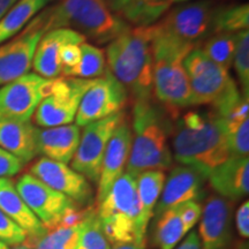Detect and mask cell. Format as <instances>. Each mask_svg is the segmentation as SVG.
Segmentation results:
<instances>
[{
	"mask_svg": "<svg viewBox=\"0 0 249 249\" xmlns=\"http://www.w3.org/2000/svg\"><path fill=\"white\" fill-rule=\"evenodd\" d=\"M52 80L36 73L12 81L0 88V118L30 121L37 107L51 91Z\"/></svg>",
	"mask_w": 249,
	"mask_h": 249,
	"instance_id": "7c38bea8",
	"label": "cell"
},
{
	"mask_svg": "<svg viewBox=\"0 0 249 249\" xmlns=\"http://www.w3.org/2000/svg\"><path fill=\"white\" fill-rule=\"evenodd\" d=\"M97 216L111 246L141 242L139 239L140 204L136 178L124 172L99 203Z\"/></svg>",
	"mask_w": 249,
	"mask_h": 249,
	"instance_id": "52a82bcc",
	"label": "cell"
},
{
	"mask_svg": "<svg viewBox=\"0 0 249 249\" xmlns=\"http://www.w3.org/2000/svg\"><path fill=\"white\" fill-rule=\"evenodd\" d=\"M132 129L127 118H124L112 134L103 157L101 176L97 183L98 203L104 200L112 185L124 173L132 149Z\"/></svg>",
	"mask_w": 249,
	"mask_h": 249,
	"instance_id": "ac0fdd59",
	"label": "cell"
},
{
	"mask_svg": "<svg viewBox=\"0 0 249 249\" xmlns=\"http://www.w3.org/2000/svg\"><path fill=\"white\" fill-rule=\"evenodd\" d=\"M30 174L54 191L66 195L77 207L89 208L93 202L90 182L67 164L42 157L30 167Z\"/></svg>",
	"mask_w": 249,
	"mask_h": 249,
	"instance_id": "5bb4252c",
	"label": "cell"
},
{
	"mask_svg": "<svg viewBox=\"0 0 249 249\" xmlns=\"http://www.w3.org/2000/svg\"><path fill=\"white\" fill-rule=\"evenodd\" d=\"M75 249H111V244L99 223L97 211L90 207L81 222Z\"/></svg>",
	"mask_w": 249,
	"mask_h": 249,
	"instance_id": "1f68e13d",
	"label": "cell"
},
{
	"mask_svg": "<svg viewBox=\"0 0 249 249\" xmlns=\"http://www.w3.org/2000/svg\"><path fill=\"white\" fill-rule=\"evenodd\" d=\"M128 101V92L124 87L107 70L101 77L93 80L92 85L81 99L75 117V124L85 127L119 113Z\"/></svg>",
	"mask_w": 249,
	"mask_h": 249,
	"instance_id": "4fadbf2b",
	"label": "cell"
},
{
	"mask_svg": "<svg viewBox=\"0 0 249 249\" xmlns=\"http://www.w3.org/2000/svg\"><path fill=\"white\" fill-rule=\"evenodd\" d=\"M200 219L202 249H229L232 240L231 202L219 195L210 196Z\"/></svg>",
	"mask_w": 249,
	"mask_h": 249,
	"instance_id": "2e32d148",
	"label": "cell"
},
{
	"mask_svg": "<svg viewBox=\"0 0 249 249\" xmlns=\"http://www.w3.org/2000/svg\"><path fill=\"white\" fill-rule=\"evenodd\" d=\"M182 64L194 107L211 105L213 113L227 123L248 119L249 99L239 91L229 71L210 60L200 48L193 49Z\"/></svg>",
	"mask_w": 249,
	"mask_h": 249,
	"instance_id": "3957f363",
	"label": "cell"
},
{
	"mask_svg": "<svg viewBox=\"0 0 249 249\" xmlns=\"http://www.w3.org/2000/svg\"><path fill=\"white\" fill-rule=\"evenodd\" d=\"M80 49L81 59L79 64L73 68L62 71V75L86 80H95L101 77L107 68L104 52L97 46L86 42L80 45Z\"/></svg>",
	"mask_w": 249,
	"mask_h": 249,
	"instance_id": "4316f807",
	"label": "cell"
},
{
	"mask_svg": "<svg viewBox=\"0 0 249 249\" xmlns=\"http://www.w3.org/2000/svg\"><path fill=\"white\" fill-rule=\"evenodd\" d=\"M192 50L189 46L152 37L154 93L171 116L178 114L180 108L194 107L188 76L182 64Z\"/></svg>",
	"mask_w": 249,
	"mask_h": 249,
	"instance_id": "8992f818",
	"label": "cell"
},
{
	"mask_svg": "<svg viewBox=\"0 0 249 249\" xmlns=\"http://www.w3.org/2000/svg\"><path fill=\"white\" fill-rule=\"evenodd\" d=\"M0 249H9L7 246H6L5 244H2V242H0Z\"/></svg>",
	"mask_w": 249,
	"mask_h": 249,
	"instance_id": "ee69618b",
	"label": "cell"
},
{
	"mask_svg": "<svg viewBox=\"0 0 249 249\" xmlns=\"http://www.w3.org/2000/svg\"><path fill=\"white\" fill-rule=\"evenodd\" d=\"M107 59V70L134 102L152 99L154 51L150 26L130 27L108 43Z\"/></svg>",
	"mask_w": 249,
	"mask_h": 249,
	"instance_id": "277c9868",
	"label": "cell"
},
{
	"mask_svg": "<svg viewBox=\"0 0 249 249\" xmlns=\"http://www.w3.org/2000/svg\"><path fill=\"white\" fill-rule=\"evenodd\" d=\"M225 123L227 142L231 157H248L249 152V119L238 123Z\"/></svg>",
	"mask_w": 249,
	"mask_h": 249,
	"instance_id": "836d02e7",
	"label": "cell"
},
{
	"mask_svg": "<svg viewBox=\"0 0 249 249\" xmlns=\"http://www.w3.org/2000/svg\"><path fill=\"white\" fill-rule=\"evenodd\" d=\"M44 33L27 24L20 35L0 45V87L29 73L37 44Z\"/></svg>",
	"mask_w": 249,
	"mask_h": 249,
	"instance_id": "9a60e30c",
	"label": "cell"
},
{
	"mask_svg": "<svg viewBox=\"0 0 249 249\" xmlns=\"http://www.w3.org/2000/svg\"><path fill=\"white\" fill-rule=\"evenodd\" d=\"M23 165L24 164L18 157L0 148V178L15 176L22 170Z\"/></svg>",
	"mask_w": 249,
	"mask_h": 249,
	"instance_id": "8d00e7d4",
	"label": "cell"
},
{
	"mask_svg": "<svg viewBox=\"0 0 249 249\" xmlns=\"http://www.w3.org/2000/svg\"><path fill=\"white\" fill-rule=\"evenodd\" d=\"M26 239V232L0 210V242L14 247L23 244Z\"/></svg>",
	"mask_w": 249,
	"mask_h": 249,
	"instance_id": "e575fe53",
	"label": "cell"
},
{
	"mask_svg": "<svg viewBox=\"0 0 249 249\" xmlns=\"http://www.w3.org/2000/svg\"><path fill=\"white\" fill-rule=\"evenodd\" d=\"M124 118L126 116L121 111L85 126L81 133L79 147L71 160V169L82 174L88 181L97 185L107 143Z\"/></svg>",
	"mask_w": 249,
	"mask_h": 249,
	"instance_id": "30bf717a",
	"label": "cell"
},
{
	"mask_svg": "<svg viewBox=\"0 0 249 249\" xmlns=\"http://www.w3.org/2000/svg\"><path fill=\"white\" fill-rule=\"evenodd\" d=\"M93 80L62 76L52 79L51 91L34 113V121L44 128L71 124L75 120L81 99Z\"/></svg>",
	"mask_w": 249,
	"mask_h": 249,
	"instance_id": "9c48e42d",
	"label": "cell"
},
{
	"mask_svg": "<svg viewBox=\"0 0 249 249\" xmlns=\"http://www.w3.org/2000/svg\"><path fill=\"white\" fill-rule=\"evenodd\" d=\"M171 114L150 101L134 102L133 139L126 172L138 177L145 171L169 170L172 152L169 144Z\"/></svg>",
	"mask_w": 249,
	"mask_h": 249,
	"instance_id": "5b68a950",
	"label": "cell"
},
{
	"mask_svg": "<svg viewBox=\"0 0 249 249\" xmlns=\"http://www.w3.org/2000/svg\"><path fill=\"white\" fill-rule=\"evenodd\" d=\"M0 210L26 232L29 240L39 239L48 232L24 203L14 182L9 178H0Z\"/></svg>",
	"mask_w": 249,
	"mask_h": 249,
	"instance_id": "7402d4cb",
	"label": "cell"
},
{
	"mask_svg": "<svg viewBox=\"0 0 249 249\" xmlns=\"http://www.w3.org/2000/svg\"><path fill=\"white\" fill-rule=\"evenodd\" d=\"M216 8L210 0L174 6L157 22L151 24L152 37L193 49L198 48L202 40L213 33Z\"/></svg>",
	"mask_w": 249,
	"mask_h": 249,
	"instance_id": "ba28073f",
	"label": "cell"
},
{
	"mask_svg": "<svg viewBox=\"0 0 249 249\" xmlns=\"http://www.w3.org/2000/svg\"><path fill=\"white\" fill-rule=\"evenodd\" d=\"M186 1L188 0H107L114 14L135 27L151 26L173 5Z\"/></svg>",
	"mask_w": 249,
	"mask_h": 249,
	"instance_id": "603a6c76",
	"label": "cell"
},
{
	"mask_svg": "<svg viewBox=\"0 0 249 249\" xmlns=\"http://www.w3.org/2000/svg\"><path fill=\"white\" fill-rule=\"evenodd\" d=\"M13 249H31V247H29L26 242H23V244L21 245H18V246H14Z\"/></svg>",
	"mask_w": 249,
	"mask_h": 249,
	"instance_id": "7bdbcfd3",
	"label": "cell"
},
{
	"mask_svg": "<svg viewBox=\"0 0 249 249\" xmlns=\"http://www.w3.org/2000/svg\"><path fill=\"white\" fill-rule=\"evenodd\" d=\"M213 191L229 201L244 198L249 193L248 157H231L208 177Z\"/></svg>",
	"mask_w": 249,
	"mask_h": 249,
	"instance_id": "ffe728a7",
	"label": "cell"
},
{
	"mask_svg": "<svg viewBox=\"0 0 249 249\" xmlns=\"http://www.w3.org/2000/svg\"><path fill=\"white\" fill-rule=\"evenodd\" d=\"M178 207L166 210L157 217L155 244L160 249H173L187 234Z\"/></svg>",
	"mask_w": 249,
	"mask_h": 249,
	"instance_id": "83f0119b",
	"label": "cell"
},
{
	"mask_svg": "<svg viewBox=\"0 0 249 249\" xmlns=\"http://www.w3.org/2000/svg\"><path fill=\"white\" fill-rule=\"evenodd\" d=\"M36 132L31 121L0 118V148L26 164L38 155Z\"/></svg>",
	"mask_w": 249,
	"mask_h": 249,
	"instance_id": "cb8c5ba5",
	"label": "cell"
},
{
	"mask_svg": "<svg viewBox=\"0 0 249 249\" xmlns=\"http://www.w3.org/2000/svg\"><path fill=\"white\" fill-rule=\"evenodd\" d=\"M28 26L44 34L71 29L97 44H108L130 28L111 11L107 0H61L45 7Z\"/></svg>",
	"mask_w": 249,
	"mask_h": 249,
	"instance_id": "7a4b0ae2",
	"label": "cell"
},
{
	"mask_svg": "<svg viewBox=\"0 0 249 249\" xmlns=\"http://www.w3.org/2000/svg\"><path fill=\"white\" fill-rule=\"evenodd\" d=\"M173 249H202L200 238H198V234L196 231H191L189 234L183 239L181 244L176 246Z\"/></svg>",
	"mask_w": 249,
	"mask_h": 249,
	"instance_id": "ab89813d",
	"label": "cell"
},
{
	"mask_svg": "<svg viewBox=\"0 0 249 249\" xmlns=\"http://www.w3.org/2000/svg\"><path fill=\"white\" fill-rule=\"evenodd\" d=\"M178 209L185 229L187 232H189L196 225V223L200 220L202 213L201 204L194 201L187 202V203L178 205Z\"/></svg>",
	"mask_w": 249,
	"mask_h": 249,
	"instance_id": "d590c367",
	"label": "cell"
},
{
	"mask_svg": "<svg viewBox=\"0 0 249 249\" xmlns=\"http://www.w3.org/2000/svg\"><path fill=\"white\" fill-rule=\"evenodd\" d=\"M249 6L247 4L217 7L213 20V34H236L248 30Z\"/></svg>",
	"mask_w": 249,
	"mask_h": 249,
	"instance_id": "f1b7e54d",
	"label": "cell"
},
{
	"mask_svg": "<svg viewBox=\"0 0 249 249\" xmlns=\"http://www.w3.org/2000/svg\"><path fill=\"white\" fill-rule=\"evenodd\" d=\"M18 0H0V18L7 13Z\"/></svg>",
	"mask_w": 249,
	"mask_h": 249,
	"instance_id": "60d3db41",
	"label": "cell"
},
{
	"mask_svg": "<svg viewBox=\"0 0 249 249\" xmlns=\"http://www.w3.org/2000/svg\"><path fill=\"white\" fill-rule=\"evenodd\" d=\"M80 45L67 44L62 46L60 51V61H61L62 71L68 70V68H73L74 66H76V65L79 64L81 59Z\"/></svg>",
	"mask_w": 249,
	"mask_h": 249,
	"instance_id": "74e56055",
	"label": "cell"
},
{
	"mask_svg": "<svg viewBox=\"0 0 249 249\" xmlns=\"http://www.w3.org/2000/svg\"><path fill=\"white\" fill-rule=\"evenodd\" d=\"M174 158L205 179L231 158L225 123L213 112L191 111L173 127Z\"/></svg>",
	"mask_w": 249,
	"mask_h": 249,
	"instance_id": "6da1fadb",
	"label": "cell"
},
{
	"mask_svg": "<svg viewBox=\"0 0 249 249\" xmlns=\"http://www.w3.org/2000/svg\"><path fill=\"white\" fill-rule=\"evenodd\" d=\"M52 0H18L0 18V45L13 38Z\"/></svg>",
	"mask_w": 249,
	"mask_h": 249,
	"instance_id": "484cf974",
	"label": "cell"
},
{
	"mask_svg": "<svg viewBox=\"0 0 249 249\" xmlns=\"http://www.w3.org/2000/svg\"><path fill=\"white\" fill-rule=\"evenodd\" d=\"M15 188L48 231L57 227L68 213L80 208L66 195L52 189L30 173L23 174Z\"/></svg>",
	"mask_w": 249,
	"mask_h": 249,
	"instance_id": "8fae6325",
	"label": "cell"
},
{
	"mask_svg": "<svg viewBox=\"0 0 249 249\" xmlns=\"http://www.w3.org/2000/svg\"><path fill=\"white\" fill-rule=\"evenodd\" d=\"M81 222L75 225H58L54 229L49 230L46 234L39 239H26L24 242L31 249H75Z\"/></svg>",
	"mask_w": 249,
	"mask_h": 249,
	"instance_id": "f546056e",
	"label": "cell"
},
{
	"mask_svg": "<svg viewBox=\"0 0 249 249\" xmlns=\"http://www.w3.org/2000/svg\"><path fill=\"white\" fill-rule=\"evenodd\" d=\"M205 179L197 171L188 166H177L165 180L160 196L156 204V218L172 208L187 202H197L203 196Z\"/></svg>",
	"mask_w": 249,
	"mask_h": 249,
	"instance_id": "e0dca14e",
	"label": "cell"
},
{
	"mask_svg": "<svg viewBox=\"0 0 249 249\" xmlns=\"http://www.w3.org/2000/svg\"><path fill=\"white\" fill-rule=\"evenodd\" d=\"M165 180L166 179L163 171H145L136 177V191L140 204L139 239L141 242H145L148 225L154 216L155 207L160 196Z\"/></svg>",
	"mask_w": 249,
	"mask_h": 249,
	"instance_id": "d4e9b609",
	"label": "cell"
},
{
	"mask_svg": "<svg viewBox=\"0 0 249 249\" xmlns=\"http://www.w3.org/2000/svg\"><path fill=\"white\" fill-rule=\"evenodd\" d=\"M80 139L81 127L77 124L37 128V150L49 160L68 164L75 155Z\"/></svg>",
	"mask_w": 249,
	"mask_h": 249,
	"instance_id": "44dd1931",
	"label": "cell"
},
{
	"mask_svg": "<svg viewBox=\"0 0 249 249\" xmlns=\"http://www.w3.org/2000/svg\"><path fill=\"white\" fill-rule=\"evenodd\" d=\"M200 49L214 64L229 71L234 59L235 34H213Z\"/></svg>",
	"mask_w": 249,
	"mask_h": 249,
	"instance_id": "4dcf8cb0",
	"label": "cell"
},
{
	"mask_svg": "<svg viewBox=\"0 0 249 249\" xmlns=\"http://www.w3.org/2000/svg\"><path fill=\"white\" fill-rule=\"evenodd\" d=\"M86 38L71 29H55L45 33L37 44L33 58V68L44 79H57L61 74L60 51L64 45L82 44Z\"/></svg>",
	"mask_w": 249,
	"mask_h": 249,
	"instance_id": "d6986e66",
	"label": "cell"
},
{
	"mask_svg": "<svg viewBox=\"0 0 249 249\" xmlns=\"http://www.w3.org/2000/svg\"><path fill=\"white\" fill-rule=\"evenodd\" d=\"M233 66L240 81L242 95L249 93V33L248 30L235 34V51Z\"/></svg>",
	"mask_w": 249,
	"mask_h": 249,
	"instance_id": "d6a6232c",
	"label": "cell"
},
{
	"mask_svg": "<svg viewBox=\"0 0 249 249\" xmlns=\"http://www.w3.org/2000/svg\"><path fill=\"white\" fill-rule=\"evenodd\" d=\"M236 222V230H238L239 234L242 238L248 239L249 236V202L245 201L240 207H239L238 211H236L235 216Z\"/></svg>",
	"mask_w": 249,
	"mask_h": 249,
	"instance_id": "f35d334b",
	"label": "cell"
},
{
	"mask_svg": "<svg viewBox=\"0 0 249 249\" xmlns=\"http://www.w3.org/2000/svg\"><path fill=\"white\" fill-rule=\"evenodd\" d=\"M111 249H145V244L128 242V244H120V245L111 246Z\"/></svg>",
	"mask_w": 249,
	"mask_h": 249,
	"instance_id": "b9f144b4",
	"label": "cell"
}]
</instances>
